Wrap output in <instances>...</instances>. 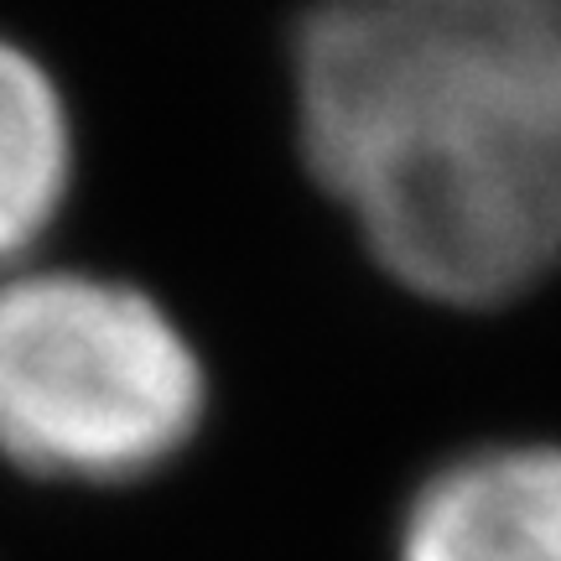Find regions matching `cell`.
Segmentation results:
<instances>
[{"label":"cell","mask_w":561,"mask_h":561,"mask_svg":"<svg viewBox=\"0 0 561 561\" xmlns=\"http://www.w3.org/2000/svg\"><path fill=\"white\" fill-rule=\"evenodd\" d=\"M307 172L442 307L561 265V0H312L286 53Z\"/></svg>","instance_id":"6da1fadb"},{"label":"cell","mask_w":561,"mask_h":561,"mask_svg":"<svg viewBox=\"0 0 561 561\" xmlns=\"http://www.w3.org/2000/svg\"><path fill=\"white\" fill-rule=\"evenodd\" d=\"M203 416L198 343L136 280L79 265L0 276V458L26 479H151Z\"/></svg>","instance_id":"7a4b0ae2"},{"label":"cell","mask_w":561,"mask_h":561,"mask_svg":"<svg viewBox=\"0 0 561 561\" xmlns=\"http://www.w3.org/2000/svg\"><path fill=\"white\" fill-rule=\"evenodd\" d=\"M401 561H561V447L442 468L401 525Z\"/></svg>","instance_id":"3957f363"},{"label":"cell","mask_w":561,"mask_h":561,"mask_svg":"<svg viewBox=\"0 0 561 561\" xmlns=\"http://www.w3.org/2000/svg\"><path fill=\"white\" fill-rule=\"evenodd\" d=\"M79 187V115L21 37L0 32V276L32 261Z\"/></svg>","instance_id":"277c9868"}]
</instances>
